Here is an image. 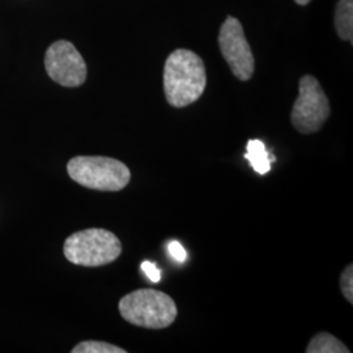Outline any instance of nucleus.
I'll return each instance as SVG.
<instances>
[{"instance_id":"1","label":"nucleus","mask_w":353,"mask_h":353,"mask_svg":"<svg viewBox=\"0 0 353 353\" xmlns=\"http://www.w3.org/2000/svg\"><path fill=\"white\" fill-rule=\"evenodd\" d=\"M207 84L205 67L192 51H173L164 67V90L168 102L174 108H185L202 97Z\"/></svg>"},{"instance_id":"2","label":"nucleus","mask_w":353,"mask_h":353,"mask_svg":"<svg viewBox=\"0 0 353 353\" xmlns=\"http://www.w3.org/2000/svg\"><path fill=\"white\" fill-rule=\"evenodd\" d=\"M123 319L139 327H169L176 321L178 310L174 300L160 290H138L123 296L119 301Z\"/></svg>"},{"instance_id":"3","label":"nucleus","mask_w":353,"mask_h":353,"mask_svg":"<svg viewBox=\"0 0 353 353\" xmlns=\"http://www.w3.org/2000/svg\"><path fill=\"white\" fill-rule=\"evenodd\" d=\"M68 176L87 189L119 191L125 189L131 172L119 160L102 156H77L67 164Z\"/></svg>"},{"instance_id":"4","label":"nucleus","mask_w":353,"mask_h":353,"mask_svg":"<svg viewBox=\"0 0 353 353\" xmlns=\"http://www.w3.org/2000/svg\"><path fill=\"white\" fill-rule=\"evenodd\" d=\"M63 252L74 265L100 267L118 259L122 243L112 232L93 228L71 234L64 242Z\"/></svg>"},{"instance_id":"5","label":"nucleus","mask_w":353,"mask_h":353,"mask_svg":"<svg viewBox=\"0 0 353 353\" xmlns=\"http://www.w3.org/2000/svg\"><path fill=\"white\" fill-rule=\"evenodd\" d=\"M328 115L330 103L319 81L313 76H303L292 110V125L301 134H313L322 128Z\"/></svg>"},{"instance_id":"6","label":"nucleus","mask_w":353,"mask_h":353,"mask_svg":"<svg viewBox=\"0 0 353 353\" xmlns=\"http://www.w3.org/2000/svg\"><path fill=\"white\" fill-rule=\"evenodd\" d=\"M45 68L51 80L67 88H75L87 80V64L68 41H57L45 55Z\"/></svg>"},{"instance_id":"7","label":"nucleus","mask_w":353,"mask_h":353,"mask_svg":"<svg viewBox=\"0 0 353 353\" xmlns=\"http://www.w3.org/2000/svg\"><path fill=\"white\" fill-rule=\"evenodd\" d=\"M219 45L233 75L246 81L254 74V55L240 21L228 17L220 29Z\"/></svg>"},{"instance_id":"8","label":"nucleus","mask_w":353,"mask_h":353,"mask_svg":"<svg viewBox=\"0 0 353 353\" xmlns=\"http://www.w3.org/2000/svg\"><path fill=\"white\" fill-rule=\"evenodd\" d=\"M245 159L259 174L268 173L271 169V163L275 161L274 156L268 154L265 150V143L256 139H252L248 143V152L245 153Z\"/></svg>"},{"instance_id":"9","label":"nucleus","mask_w":353,"mask_h":353,"mask_svg":"<svg viewBox=\"0 0 353 353\" xmlns=\"http://www.w3.org/2000/svg\"><path fill=\"white\" fill-rule=\"evenodd\" d=\"M335 28L339 37L353 41V0H339L335 12Z\"/></svg>"},{"instance_id":"10","label":"nucleus","mask_w":353,"mask_h":353,"mask_svg":"<svg viewBox=\"0 0 353 353\" xmlns=\"http://www.w3.org/2000/svg\"><path fill=\"white\" fill-rule=\"evenodd\" d=\"M307 353H348L350 350L338 338L328 332H319L309 343Z\"/></svg>"},{"instance_id":"11","label":"nucleus","mask_w":353,"mask_h":353,"mask_svg":"<svg viewBox=\"0 0 353 353\" xmlns=\"http://www.w3.org/2000/svg\"><path fill=\"white\" fill-rule=\"evenodd\" d=\"M72 353H126L123 348H119L105 341H83L72 348Z\"/></svg>"},{"instance_id":"12","label":"nucleus","mask_w":353,"mask_h":353,"mask_svg":"<svg viewBox=\"0 0 353 353\" xmlns=\"http://www.w3.org/2000/svg\"><path fill=\"white\" fill-rule=\"evenodd\" d=\"M341 290L344 294V297L353 303V267L352 265H348L344 272L341 274Z\"/></svg>"},{"instance_id":"13","label":"nucleus","mask_w":353,"mask_h":353,"mask_svg":"<svg viewBox=\"0 0 353 353\" xmlns=\"http://www.w3.org/2000/svg\"><path fill=\"white\" fill-rule=\"evenodd\" d=\"M141 270L144 271V274L147 275V278L150 279L153 283H159L161 280V271L156 267V265L145 261L141 263Z\"/></svg>"},{"instance_id":"14","label":"nucleus","mask_w":353,"mask_h":353,"mask_svg":"<svg viewBox=\"0 0 353 353\" xmlns=\"http://www.w3.org/2000/svg\"><path fill=\"white\" fill-rule=\"evenodd\" d=\"M169 252L176 259V262H181V263L185 262L186 258H188V252L183 249V246L181 243L176 242V241L169 243Z\"/></svg>"},{"instance_id":"15","label":"nucleus","mask_w":353,"mask_h":353,"mask_svg":"<svg viewBox=\"0 0 353 353\" xmlns=\"http://www.w3.org/2000/svg\"><path fill=\"white\" fill-rule=\"evenodd\" d=\"M297 4H300V6H306V4H309L310 3V0H294Z\"/></svg>"}]
</instances>
